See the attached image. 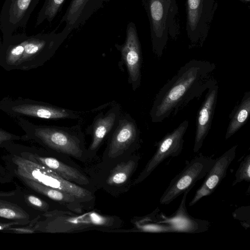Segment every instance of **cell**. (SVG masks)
Masks as SVG:
<instances>
[{
  "label": "cell",
  "mask_w": 250,
  "mask_h": 250,
  "mask_svg": "<svg viewBox=\"0 0 250 250\" xmlns=\"http://www.w3.org/2000/svg\"><path fill=\"white\" fill-rule=\"evenodd\" d=\"M189 191L184 193L180 205L177 210L171 215L167 216L165 214H160L159 219L165 224L168 225L172 232L200 233L207 231L209 222L194 218L190 216L187 210L186 201Z\"/></svg>",
  "instance_id": "cell-17"
},
{
  "label": "cell",
  "mask_w": 250,
  "mask_h": 250,
  "mask_svg": "<svg viewBox=\"0 0 250 250\" xmlns=\"http://www.w3.org/2000/svg\"><path fill=\"white\" fill-rule=\"evenodd\" d=\"M188 3L190 9H195L199 5L200 0H188Z\"/></svg>",
  "instance_id": "cell-31"
},
{
  "label": "cell",
  "mask_w": 250,
  "mask_h": 250,
  "mask_svg": "<svg viewBox=\"0 0 250 250\" xmlns=\"http://www.w3.org/2000/svg\"><path fill=\"white\" fill-rule=\"evenodd\" d=\"M35 218L36 232H70L90 229L108 230L118 228L121 222L114 216L91 211L76 215L69 211L53 210L45 212Z\"/></svg>",
  "instance_id": "cell-5"
},
{
  "label": "cell",
  "mask_w": 250,
  "mask_h": 250,
  "mask_svg": "<svg viewBox=\"0 0 250 250\" xmlns=\"http://www.w3.org/2000/svg\"><path fill=\"white\" fill-rule=\"evenodd\" d=\"M140 156L131 154L115 161L105 163L112 166L102 172L100 184L107 192L115 194L127 190L131 178L136 171Z\"/></svg>",
  "instance_id": "cell-11"
},
{
  "label": "cell",
  "mask_w": 250,
  "mask_h": 250,
  "mask_svg": "<svg viewBox=\"0 0 250 250\" xmlns=\"http://www.w3.org/2000/svg\"><path fill=\"white\" fill-rule=\"evenodd\" d=\"M188 124V120H184L157 143L156 152L134 181L133 185L145 180L167 158L176 157L181 153L184 143V136Z\"/></svg>",
  "instance_id": "cell-10"
},
{
  "label": "cell",
  "mask_w": 250,
  "mask_h": 250,
  "mask_svg": "<svg viewBox=\"0 0 250 250\" xmlns=\"http://www.w3.org/2000/svg\"><path fill=\"white\" fill-rule=\"evenodd\" d=\"M250 114V91H247L229 114V122L225 134V140L229 139L247 123Z\"/></svg>",
  "instance_id": "cell-20"
},
{
  "label": "cell",
  "mask_w": 250,
  "mask_h": 250,
  "mask_svg": "<svg viewBox=\"0 0 250 250\" xmlns=\"http://www.w3.org/2000/svg\"><path fill=\"white\" fill-rule=\"evenodd\" d=\"M109 0H71L61 23L65 22L63 29L70 33L85 22L102 6Z\"/></svg>",
  "instance_id": "cell-18"
},
{
  "label": "cell",
  "mask_w": 250,
  "mask_h": 250,
  "mask_svg": "<svg viewBox=\"0 0 250 250\" xmlns=\"http://www.w3.org/2000/svg\"><path fill=\"white\" fill-rule=\"evenodd\" d=\"M24 184L35 192L57 202L77 213L82 212L83 208L87 207L74 196L62 191L48 187L30 180L20 179Z\"/></svg>",
  "instance_id": "cell-19"
},
{
  "label": "cell",
  "mask_w": 250,
  "mask_h": 250,
  "mask_svg": "<svg viewBox=\"0 0 250 250\" xmlns=\"http://www.w3.org/2000/svg\"><path fill=\"white\" fill-rule=\"evenodd\" d=\"M15 225H24L21 222L13 221L9 223L0 222V230L5 231L7 229Z\"/></svg>",
  "instance_id": "cell-30"
},
{
  "label": "cell",
  "mask_w": 250,
  "mask_h": 250,
  "mask_svg": "<svg viewBox=\"0 0 250 250\" xmlns=\"http://www.w3.org/2000/svg\"><path fill=\"white\" fill-rule=\"evenodd\" d=\"M237 146V145L233 146L215 159L213 166L206 174L204 181L189 202V206L195 204L202 198L211 195L215 191L226 176L227 170L235 157Z\"/></svg>",
  "instance_id": "cell-15"
},
{
  "label": "cell",
  "mask_w": 250,
  "mask_h": 250,
  "mask_svg": "<svg viewBox=\"0 0 250 250\" xmlns=\"http://www.w3.org/2000/svg\"><path fill=\"white\" fill-rule=\"evenodd\" d=\"M219 87L216 83L207 90L198 112L194 143V152H197L202 147L205 139L211 128L216 108Z\"/></svg>",
  "instance_id": "cell-16"
},
{
  "label": "cell",
  "mask_w": 250,
  "mask_h": 250,
  "mask_svg": "<svg viewBox=\"0 0 250 250\" xmlns=\"http://www.w3.org/2000/svg\"><path fill=\"white\" fill-rule=\"evenodd\" d=\"M20 140H23L22 136L11 133L0 128V147L4 148L9 143Z\"/></svg>",
  "instance_id": "cell-26"
},
{
  "label": "cell",
  "mask_w": 250,
  "mask_h": 250,
  "mask_svg": "<svg viewBox=\"0 0 250 250\" xmlns=\"http://www.w3.org/2000/svg\"><path fill=\"white\" fill-rule=\"evenodd\" d=\"M154 217V211L145 217L135 219L132 223L139 231L149 232H172L171 228Z\"/></svg>",
  "instance_id": "cell-21"
},
{
  "label": "cell",
  "mask_w": 250,
  "mask_h": 250,
  "mask_svg": "<svg viewBox=\"0 0 250 250\" xmlns=\"http://www.w3.org/2000/svg\"><path fill=\"white\" fill-rule=\"evenodd\" d=\"M121 115V107L116 104L105 112H99L94 118L86 129V132L92 136V141L87 149L88 157L96 154L116 125Z\"/></svg>",
  "instance_id": "cell-14"
},
{
  "label": "cell",
  "mask_w": 250,
  "mask_h": 250,
  "mask_svg": "<svg viewBox=\"0 0 250 250\" xmlns=\"http://www.w3.org/2000/svg\"><path fill=\"white\" fill-rule=\"evenodd\" d=\"M115 47L120 51L122 60L126 66L128 82L132 90L135 91L141 83L142 57L136 28L133 22L127 25L124 43L115 44Z\"/></svg>",
  "instance_id": "cell-12"
},
{
  "label": "cell",
  "mask_w": 250,
  "mask_h": 250,
  "mask_svg": "<svg viewBox=\"0 0 250 250\" xmlns=\"http://www.w3.org/2000/svg\"><path fill=\"white\" fill-rule=\"evenodd\" d=\"M12 176L6 167H4L0 164V183L4 184L11 182Z\"/></svg>",
  "instance_id": "cell-29"
},
{
  "label": "cell",
  "mask_w": 250,
  "mask_h": 250,
  "mask_svg": "<svg viewBox=\"0 0 250 250\" xmlns=\"http://www.w3.org/2000/svg\"><path fill=\"white\" fill-rule=\"evenodd\" d=\"M10 153L41 164L55 171L65 180L78 185L88 186L90 179L83 172L65 163L56 156L45 155V149L10 143L5 147Z\"/></svg>",
  "instance_id": "cell-8"
},
{
  "label": "cell",
  "mask_w": 250,
  "mask_h": 250,
  "mask_svg": "<svg viewBox=\"0 0 250 250\" xmlns=\"http://www.w3.org/2000/svg\"><path fill=\"white\" fill-rule=\"evenodd\" d=\"M0 217L23 223L29 224V214L16 204L0 200Z\"/></svg>",
  "instance_id": "cell-22"
},
{
  "label": "cell",
  "mask_w": 250,
  "mask_h": 250,
  "mask_svg": "<svg viewBox=\"0 0 250 250\" xmlns=\"http://www.w3.org/2000/svg\"><path fill=\"white\" fill-rule=\"evenodd\" d=\"M150 12L152 19L155 21L160 20L163 16V7L161 3L157 0L151 2Z\"/></svg>",
  "instance_id": "cell-28"
},
{
  "label": "cell",
  "mask_w": 250,
  "mask_h": 250,
  "mask_svg": "<svg viewBox=\"0 0 250 250\" xmlns=\"http://www.w3.org/2000/svg\"><path fill=\"white\" fill-rule=\"evenodd\" d=\"M24 201L31 208L42 212H46L49 208V204L41 198L33 194H25Z\"/></svg>",
  "instance_id": "cell-25"
},
{
  "label": "cell",
  "mask_w": 250,
  "mask_h": 250,
  "mask_svg": "<svg viewBox=\"0 0 250 250\" xmlns=\"http://www.w3.org/2000/svg\"><path fill=\"white\" fill-rule=\"evenodd\" d=\"M40 0H5L0 12V30L2 38L25 28Z\"/></svg>",
  "instance_id": "cell-13"
},
{
  "label": "cell",
  "mask_w": 250,
  "mask_h": 250,
  "mask_svg": "<svg viewBox=\"0 0 250 250\" xmlns=\"http://www.w3.org/2000/svg\"><path fill=\"white\" fill-rule=\"evenodd\" d=\"M108 137L103 154L104 163L132 154L140 146V130L136 121L127 113L121 115Z\"/></svg>",
  "instance_id": "cell-7"
},
{
  "label": "cell",
  "mask_w": 250,
  "mask_h": 250,
  "mask_svg": "<svg viewBox=\"0 0 250 250\" xmlns=\"http://www.w3.org/2000/svg\"><path fill=\"white\" fill-rule=\"evenodd\" d=\"M25 132L24 141L32 140L44 148L79 160L88 158L84 136L80 125L72 126L35 124L25 117H17Z\"/></svg>",
  "instance_id": "cell-3"
},
{
  "label": "cell",
  "mask_w": 250,
  "mask_h": 250,
  "mask_svg": "<svg viewBox=\"0 0 250 250\" xmlns=\"http://www.w3.org/2000/svg\"><path fill=\"white\" fill-rule=\"evenodd\" d=\"M215 159L202 155L194 158L170 181L160 199L162 205H167L186 191H190L196 182L205 177Z\"/></svg>",
  "instance_id": "cell-9"
},
{
  "label": "cell",
  "mask_w": 250,
  "mask_h": 250,
  "mask_svg": "<svg viewBox=\"0 0 250 250\" xmlns=\"http://www.w3.org/2000/svg\"><path fill=\"white\" fill-rule=\"evenodd\" d=\"M235 179L232 186L245 181L250 182V154L247 155L241 162L235 174Z\"/></svg>",
  "instance_id": "cell-24"
},
{
  "label": "cell",
  "mask_w": 250,
  "mask_h": 250,
  "mask_svg": "<svg viewBox=\"0 0 250 250\" xmlns=\"http://www.w3.org/2000/svg\"><path fill=\"white\" fill-rule=\"evenodd\" d=\"M65 0H45L38 14L35 23L37 27L44 21L51 22L58 14Z\"/></svg>",
  "instance_id": "cell-23"
},
{
  "label": "cell",
  "mask_w": 250,
  "mask_h": 250,
  "mask_svg": "<svg viewBox=\"0 0 250 250\" xmlns=\"http://www.w3.org/2000/svg\"><path fill=\"white\" fill-rule=\"evenodd\" d=\"M0 110L11 117H31L46 120H77L79 112L33 99L4 97L0 100Z\"/></svg>",
  "instance_id": "cell-6"
},
{
  "label": "cell",
  "mask_w": 250,
  "mask_h": 250,
  "mask_svg": "<svg viewBox=\"0 0 250 250\" xmlns=\"http://www.w3.org/2000/svg\"><path fill=\"white\" fill-rule=\"evenodd\" d=\"M70 33L25 32L2 38L0 44V66L6 71H28L43 65L54 55Z\"/></svg>",
  "instance_id": "cell-2"
},
{
  "label": "cell",
  "mask_w": 250,
  "mask_h": 250,
  "mask_svg": "<svg viewBox=\"0 0 250 250\" xmlns=\"http://www.w3.org/2000/svg\"><path fill=\"white\" fill-rule=\"evenodd\" d=\"M1 41H2V40H1V38H0V43H1Z\"/></svg>",
  "instance_id": "cell-32"
},
{
  "label": "cell",
  "mask_w": 250,
  "mask_h": 250,
  "mask_svg": "<svg viewBox=\"0 0 250 250\" xmlns=\"http://www.w3.org/2000/svg\"><path fill=\"white\" fill-rule=\"evenodd\" d=\"M216 65L193 60L181 66L156 94L149 112L151 121L159 123L177 114L191 101L200 98L217 81Z\"/></svg>",
  "instance_id": "cell-1"
},
{
  "label": "cell",
  "mask_w": 250,
  "mask_h": 250,
  "mask_svg": "<svg viewBox=\"0 0 250 250\" xmlns=\"http://www.w3.org/2000/svg\"><path fill=\"white\" fill-rule=\"evenodd\" d=\"M4 157L6 168L13 176L32 180L42 185L67 192L80 200L87 207L95 196L92 191L67 181L50 168L15 154Z\"/></svg>",
  "instance_id": "cell-4"
},
{
  "label": "cell",
  "mask_w": 250,
  "mask_h": 250,
  "mask_svg": "<svg viewBox=\"0 0 250 250\" xmlns=\"http://www.w3.org/2000/svg\"><path fill=\"white\" fill-rule=\"evenodd\" d=\"M35 223V219L29 223V225L27 227H10L7 229L5 231L10 232L18 234L23 233H34L36 232L35 229L34 227Z\"/></svg>",
  "instance_id": "cell-27"
}]
</instances>
